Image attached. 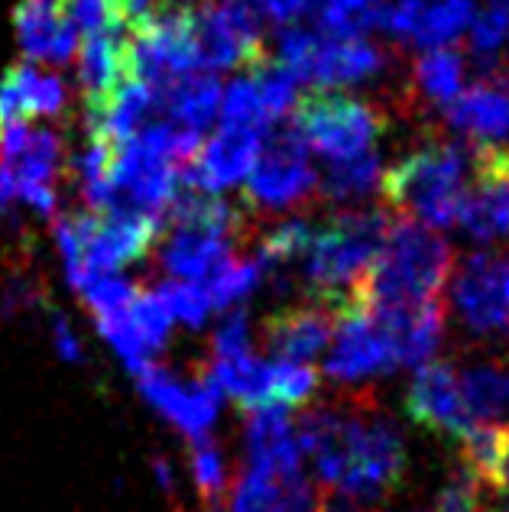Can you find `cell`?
<instances>
[{"label":"cell","mask_w":509,"mask_h":512,"mask_svg":"<svg viewBox=\"0 0 509 512\" xmlns=\"http://www.w3.org/2000/svg\"><path fill=\"white\" fill-rule=\"evenodd\" d=\"M305 461L328 496L377 503L406 480L409 454L396 422L370 393L296 415Z\"/></svg>","instance_id":"6da1fadb"},{"label":"cell","mask_w":509,"mask_h":512,"mask_svg":"<svg viewBox=\"0 0 509 512\" xmlns=\"http://www.w3.org/2000/svg\"><path fill=\"white\" fill-rule=\"evenodd\" d=\"M454 269L448 240L415 221H393L386 244L370 263L347 305L364 308H415L441 299Z\"/></svg>","instance_id":"7a4b0ae2"},{"label":"cell","mask_w":509,"mask_h":512,"mask_svg":"<svg viewBox=\"0 0 509 512\" xmlns=\"http://www.w3.org/2000/svg\"><path fill=\"white\" fill-rule=\"evenodd\" d=\"M467 185H471V166L464 146L445 137H428L383 172L380 195L393 211L406 214V221L435 231L461 224Z\"/></svg>","instance_id":"3957f363"},{"label":"cell","mask_w":509,"mask_h":512,"mask_svg":"<svg viewBox=\"0 0 509 512\" xmlns=\"http://www.w3.org/2000/svg\"><path fill=\"white\" fill-rule=\"evenodd\" d=\"M390 227L393 218L380 208H351L315 231L305 253V286L312 302L341 312L383 250Z\"/></svg>","instance_id":"277c9868"},{"label":"cell","mask_w":509,"mask_h":512,"mask_svg":"<svg viewBox=\"0 0 509 512\" xmlns=\"http://www.w3.org/2000/svg\"><path fill=\"white\" fill-rule=\"evenodd\" d=\"M289 127L308 150L325 156L328 163H347L373 153V143L390 127V114L367 98L318 88L296 101Z\"/></svg>","instance_id":"5b68a950"},{"label":"cell","mask_w":509,"mask_h":512,"mask_svg":"<svg viewBox=\"0 0 509 512\" xmlns=\"http://www.w3.org/2000/svg\"><path fill=\"white\" fill-rule=\"evenodd\" d=\"M318 198V172L308 163V146L292 127H283L263 146L257 166L247 175L244 201L260 224L273 214L312 205Z\"/></svg>","instance_id":"8992f818"},{"label":"cell","mask_w":509,"mask_h":512,"mask_svg":"<svg viewBox=\"0 0 509 512\" xmlns=\"http://www.w3.org/2000/svg\"><path fill=\"white\" fill-rule=\"evenodd\" d=\"M133 380H137V389L146 399V406L156 415H163L176 431H182L185 441L211 438V428L218 422V409L224 396L211 383L205 367L192 380H182L179 373H172L156 360L140 373H133Z\"/></svg>","instance_id":"52a82bcc"},{"label":"cell","mask_w":509,"mask_h":512,"mask_svg":"<svg viewBox=\"0 0 509 512\" xmlns=\"http://www.w3.org/2000/svg\"><path fill=\"white\" fill-rule=\"evenodd\" d=\"M399 370L393 357V344L380 328V321L364 305H344L334 325V338L328 347L325 376L344 389L367 386L373 376H386Z\"/></svg>","instance_id":"ba28073f"},{"label":"cell","mask_w":509,"mask_h":512,"mask_svg":"<svg viewBox=\"0 0 509 512\" xmlns=\"http://www.w3.org/2000/svg\"><path fill=\"white\" fill-rule=\"evenodd\" d=\"M451 299L464 328L480 338L509 328V253L477 250L454 273Z\"/></svg>","instance_id":"9c48e42d"},{"label":"cell","mask_w":509,"mask_h":512,"mask_svg":"<svg viewBox=\"0 0 509 512\" xmlns=\"http://www.w3.org/2000/svg\"><path fill=\"white\" fill-rule=\"evenodd\" d=\"M461 224L477 244L509 240V143H487L471 150V185Z\"/></svg>","instance_id":"30bf717a"},{"label":"cell","mask_w":509,"mask_h":512,"mask_svg":"<svg viewBox=\"0 0 509 512\" xmlns=\"http://www.w3.org/2000/svg\"><path fill=\"white\" fill-rule=\"evenodd\" d=\"M406 412L419 428L438 431V435L454 438L461 444L477 428V422L464 406L458 370L445 360H432L415 370L406 393Z\"/></svg>","instance_id":"8fae6325"},{"label":"cell","mask_w":509,"mask_h":512,"mask_svg":"<svg viewBox=\"0 0 509 512\" xmlns=\"http://www.w3.org/2000/svg\"><path fill=\"white\" fill-rule=\"evenodd\" d=\"M263 153V133L257 130H234L221 127L208 143H202V153L192 166H185L179 182L192 192H224L234 188L240 179H247L257 166V159Z\"/></svg>","instance_id":"7c38bea8"},{"label":"cell","mask_w":509,"mask_h":512,"mask_svg":"<svg viewBox=\"0 0 509 512\" xmlns=\"http://www.w3.org/2000/svg\"><path fill=\"white\" fill-rule=\"evenodd\" d=\"M244 470H257L266 477H296L302 474L305 454L296 431V415L289 409H257L247 412L244 422Z\"/></svg>","instance_id":"4fadbf2b"},{"label":"cell","mask_w":509,"mask_h":512,"mask_svg":"<svg viewBox=\"0 0 509 512\" xmlns=\"http://www.w3.org/2000/svg\"><path fill=\"white\" fill-rule=\"evenodd\" d=\"M338 312L321 302L308 299L305 305H286L263 321V344L279 360L312 363L318 354H325L334 338Z\"/></svg>","instance_id":"5bb4252c"},{"label":"cell","mask_w":509,"mask_h":512,"mask_svg":"<svg viewBox=\"0 0 509 512\" xmlns=\"http://www.w3.org/2000/svg\"><path fill=\"white\" fill-rule=\"evenodd\" d=\"M373 312V308H367ZM373 318L380 321V328L386 331V338L393 344L396 367H425L438 354L441 334H445L448 308L441 299H432L415 308H377Z\"/></svg>","instance_id":"9a60e30c"},{"label":"cell","mask_w":509,"mask_h":512,"mask_svg":"<svg viewBox=\"0 0 509 512\" xmlns=\"http://www.w3.org/2000/svg\"><path fill=\"white\" fill-rule=\"evenodd\" d=\"M130 75V56H127V36L120 30H104L88 36L82 49H78V85H82L88 120L104 114L111 104L117 88L127 82Z\"/></svg>","instance_id":"2e32d148"},{"label":"cell","mask_w":509,"mask_h":512,"mask_svg":"<svg viewBox=\"0 0 509 512\" xmlns=\"http://www.w3.org/2000/svg\"><path fill=\"white\" fill-rule=\"evenodd\" d=\"M464 85V56L461 49L441 46L428 49L412 62V75L403 85V94H396L393 104L399 114H428L432 107H445L461 94Z\"/></svg>","instance_id":"e0dca14e"},{"label":"cell","mask_w":509,"mask_h":512,"mask_svg":"<svg viewBox=\"0 0 509 512\" xmlns=\"http://www.w3.org/2000/svg\"><path fill=\"white\" fill-rule=\"evenodd\" d=\"M390 69V56L367 43V39H325L315 49L312 69H308V82L334 91L341 85H357L367 78H377L380 72Z\"/></svg>","instance_id":"ac0fdd59"},{"label":"cell","mask_w":509,"mask_h":512,"mask_svg":"<svg viewBox=\"0 0 509 512\" xmlns=\"http://www.w3.org/2000/svg\"><path fill=\"white\" fill-rule=\"evenodd\" d=\"M448 127L464 133L474 146L506 143L509 137V98L497 82H477L464 88L445 107Z\"/></svg>","instance_id":"d6986e66"},{"label":"cell","mask_w":509,"mask_h":512,"mask_svg":"<svg viewBox=\"0 0 509 512\" xmlns=\"http://www.w3.org/2000/svg\"><path fill=\"white\" fill-rule=\"evenodd\" d=\"M65 111V85L59 75L36 72L33 65H13L0 82V114L7 124H26V117H59Z\"/></svg>","instance_id":"ffe728a7"},{"label":"cell","mask_w":509,"mask_h":512,"mask_svg":"<svg viewBox=\"0 0 509 512\" xmlns=\"http://www.w3.org/2000/svg\"><path fill=\"white\" fill-rule=\"evenodd\" d=\"M464 406L477 425L509 428V357L471 360L458 370Z\"/></svg>","instance_id":"44dd1931"},{"label":"cell","mask_w":509,"mask_h":512,"mask_svg":"<svg viewBox=\"0 0 509 512\" xmlns=\"http://www.w3.org/2000/svg\"><path fill=\"white\" fill-rule=\"evenodd\" d=\"M205 373L211 383L218 386V393L234 399L244 412L270 409L273 406V363L250 354L240 357H224V360H208Z\"/></svg>","instance_id":"7402d4cb"},{"label":"cell","mask_w":509,"mask_h":512,"mask_svg":"<svg viewBox=\"0 0 509 512\" xmlns=\"http://www.w3.org/2000/svg\"><path fill=\"white\" fill-rule=\"evenodd\" d=\"M221 98H224V88L218 85V78L208 72L182 78V82H176L163 94L172 120L189 130H198V133L221 114Z\"/></svg>","instance_id":"603a6c76"},{"label":"cell","mask_w":509,"mask_h":512,"mask_svg":"<svg viewBox=\"0 0 509 512\" xmlns=\"http://www.w3.org/2000/svg\"><path fill=\"white\" fill-rule=\"evenodd\" d=\"M383 163L377 153L347 159V163H328L325 175H318V198L347 205V201H364L373 188H380Z\"/></svg>","instance_id":"cb8c5ba5"},{"label":"cell","mask_w":509,"mask_h":512,"mask_svg":"<svg viewBox=\"0 0 509 512\" xmlns=\"http://www.w3.org/2000/svg\"><path fill=\"white\" fill-rule=\"evenodd\" d=\"M383 0H315L318 33L325 39H364L380 26Z\"/></svg>","instance_id":"d4e9b609"},{"label":"cell","mask_w":509,"mask_h":512,"mask_svg":"<svg viewBox=\"0 0 509 512\" xmlns=\"http://www.w3.org/2000/svg\"><path fill=\"white\" fill-rule=\"evenodd\" d=\"M474 23V0H425L412 46L441 49Z\"/></svg>","instance_id":"484cf974"},{"label":"cell","mask_w":509,"mask_h":512,"mask_svg":"<svg viewBox=\"0 0 509 512\" xmlns=\"http://www.w3.org/2000/svg\"><path fill=\"white\" fill-rule=\"evenodd\" d=\"M62 20L65 17L59 10V0H23L17 13H13V23H17V36L26 56L36 62H49Z\"/></svg>","instance_id":"4316f807"},{"label":"cell","mask_w":509,"mask_h":512,"mask_svg":"<svg viewBox=\"0 0 509 512\" xmlns=\"http://www.w3.org/2000/svg\"><path fill=\"white\" fill-rule=\"evenodd\" d=\"M263 273H266V269H263V263L257 260V256H240L237 253L208 282H202V289L208 295L211 308H234L260 286Z\"/></svg>","instance_id":"83f0119b"},{"label":"cell","mask_w":509,"mask_h":512,"mask_svg":"<svg viewBox=\"0 0 509 512\" xmlns=\"http://www.w3.org/2000/svg\"><path fill=\"white\" fill-rule=\"evenodd\" d=\"M224 512H289L286 477H266L257 470H240L227 490Z\"/></svg>","instance_id":"f1b7e54d"},{"label":"cell","mask_w":509,"mask_h":512,"mask_svg":"<svg viewBox=\"0 0 509 512\" xmlns=\"http://www.w3.org/2000/svg\"><path fill=\"white\" fill-rule=\"evenodd\" d=\"M189 470H192V480H195V490L202 496V503L211 506H221L231 483H227V461H224V451L218 448L214 438H198L189 441Z\"/></svg>","instance_id":"f546056e"},{"label":"cell","mask_w":509,"mask_h":512,"mask_svg":"<svg viewBox=\"0 0 509 512\" xmlns=\"http://www.w3.org/2000/svg\"><path fill=\"white\" fill-rule=\"evenodd\" d=\"M318 393V370L312 363L273 360V406L279 409H308Z\"/></svg>","instance_id":"4dcf8cb0"},{"label":"cell","mask_w":509,"mask_h":512,"mask_svg":"<svg viewBox=\"0 0 509 512\" xmlns=\"http://www.w3.org/2000/svg\"><path fill=\"white\" fill-rule=\"evenodd\" d=\"M221 120H224V127H234V130H257V133L266 130L270 114H266L253 78H237V82L227 85L221 98Z\"/></svg>","instance_id":"1f68e13d"},{"label":"cell","mask_w":509,"mask_h":512,"mask_svg":"<svg viewBox=\"0 0 509 512\" xmlns=\"http://www.w3.org/2000/svg\"><path fill=\"white\" fill-rule=\"evenodd\" d=\"M253 85H257L260 91V101L266 107V114H270V120L289 114L292 107H296L299 101V78L292 75L283 62H273L266 59L260 62L257 69H253Z\"/></svg>","instance_id":"d6a6232c"},{"label":"cell","mask_w":509,"mask_h":512,"mask_svg":"<svg viewBox=\"0 0 509 512\" xmlns=\"http://www.w3.org/2000/svg\"><path fill=\"white\" fill-rule=\"evenodd\" d=\"M509 46V4L493 0L471 23V56L480 65H497V56Z\"/></svg>","instance_id":"836d02e7"},{"label":"cell","mask_w":509,"mask_h":512,"mask_svg":"<svg viewBox=\"0 0 509 512\" xmlns=\"http://www.w3.org/2000/svg\"><path fill=\"white\" fill-rule=\"evenodd\" d=\"M159 292V299L166 302L172 321H179V325H185L189 331H198L208 321L211 315V302L205 289L198 286V282H159V286H153Z\"/></svg>","instance_id":"e575fe53"},{"label":"cell","mask_w":509,"mask_h":512,"mask_svg":"<svg viewBox=\"0 0 509 512\" xmlns=\"http://www.w3.org/2000/svg\"><path fill=\"white\" fill-rule=\"evenodd\" d=\"M137 292H140V286H133V282L120 279L114 273H107V276L91 279L78 295H82L85 305L91 308V315H95V321H98V318H111V315L127 312V308L133 305V299H137Z\"/></svg>","instance_id":"d590c367"},{"label":"cell","mask_w":509,"mask_h":512,"mask_svg":"<svg viewBox=\"0 0 509 512\" xmlns=\"http://www.w3.org/2000/svg\"><path fill=\"white\" fill-rule=\"evenodd\" d=\"M428 512H480V480L464 461L454 464Z\"/></svg>","instance_id":"8d00e7d4"},{"label":"cell","mask_w":509,"mask_h":512,"mask_svg":"<svg viewBox=\"0 0 509 512\" xmlns=\"http://www.w3.org/2000/svg\"><path fill=\"white\" fill-rule=\"evenodd\" d=\"M59 10L78 33L95 36L104 30H120L114 0H59Z\"/></svg>","instance_id":"74e56055"},{"label":"cell","mask_w":509,"mask_h":512,"mask_svg":"<svg viewBox=\"0 0 509 512\" xmlns=\"http://www.w3.org/2000/svg\"><path fill=\"white\" fill-rule=\"evenodd\" d=\"M253 350V338H250V318L247 312H227L218 328L211 334V357L214 360H224V357H240V354H250Z\"/></svg>","instance_id":"f35d334b"},{"label":"cell","mask_w":509,"mask_h":512,"mask_svg":"<svg viewBox=\"0 0 509 512\" xmlns=\"http://www.w3.org/2000/svg\"><path fill=\"white\" fill-rule=\"evenodd\" d=\"M253 4H257V10L266 13L273 23L289 26V23H296L302 13L312 10L315 0H253Z\"/></svg>","instance_id":"ab89813d"},{"label":"cell","mask_w":509,"mask_h":512,"mask_svg":"<svg viewBox=\"0 0 509 512\" xmlns=\"http://www.w3.org/2000/svg\"><path fill=\"white\" fill-rule=\"evenodd\" d=\"M484 487H490L493 493L500 496L509 509V428H503V438H500V451H497V464H493L490 477ZM506 509H497V512H506Z\"/></svg>","instance_id":"60d3db41"},{"label":"cell","mask_w":509,"mask_h":512,"mask_svg":"<svg viewBox=\"0 0 509 512\" xmlns=\"http://www.w3.org/2000/svg\"><path fill=\"white\" fill-rule=\"evenodd\" d=\"M52 344H56V354L69 363H82L85 350H82V341L75 338L72 325L59 315H52Z\"/></svg>","instance_id":"b9f144b4"},{"label":"cell","mask_w":509,"mask_h":512,"mask_svg":"<svg viewBox=\"0 0 509 512\" xmlns=\"http://www.w3.org/2000/svg\"><path fill=\"white\" fill-rule=\"evenodd\" d=\"M166 0H114V13H117V23H140L150 17L153 10L163 7Z\"/></svg>","instance_id":"7bdbcfd3"},{"label":"cell","mask_w":509,"mask_h":512,"mask_svg":"<svg viewBox=\"0 0 509 512\" xmlns=\"http://www.w3.org/2000/svg\"><path fill=\"white\" fill-rule=\"evenodd\" d=\"M156 480H159V487H163L166 493H176V470L169 467V461H163V457H156Z\"/></svg>","instance_id":"ee69618b"},{"label":"cell","mask_w":509,"mask_h":512,"mask_svg":"<svg viewBox=\"0 0 509 512\" xmlns=\"http://www.w3.org/2000/svg\"><path fill=\"white\" fill-rule=\"evenodd\" d=\"M4 133H7V120L0 114V163H4Z\"/></svg>","instance_id":"f6af8a7d"},{"label":"cell","mask_w":509,"mask_h":512,"mask_svg":"<svg viewBox=\"0 0 509 512\" xmlns=\"http://www.w3.org/2000/svg\"><path fill=\"white\" fill-rule=\"evenodd\" d=\"M497 78H500V82L509 88V65H506V69H500V72H497Z\"/></svg>","instance_id":"bcb514c9"},{"label":"cell","mask_w":509,"mask_h":512,"mask_svg":"<svg viewBox=\"0 0 509 512\" xmlns=\"http://www.w3.org/2000/svg\"><path fill=\"white\" fill-rule=\"evenodd\" d=\"M506 512H509V509H506Z\"/></svg>","instance_id":"7dc6e473"}]
</instances>
